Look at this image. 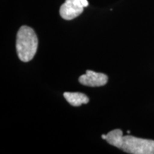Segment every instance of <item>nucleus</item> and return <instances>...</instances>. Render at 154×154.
Masks as SVG:
<instances>
[{"label":"nucleus","mask_w":154,"mask_h":154,"mask_svg":"<svg viewBox=\"0 0 154 154\" xmlns=\"http://www.w3.org/2000/svg\"><path fill=\"white\" fill-rule=\"evenodd\" d=\"M38 47L37 36L33 29L22 26L17 35L16 48L19 59L23 62L32 60Z\"/></svg>","instance_id":"f257e3e1"},{"label":"nucleus","mask_w":154,"mask_h":154,"mask_svg":"<svg viewBox=\"0 0 154 154\" xmlns=\"http://www.w3.org/2000/svg\"><path fill=\"white\" fill-rule=\"evenodd\" d=\"M130 133H131L130 131H127V134H130Z\"/></svg>","instance_id":"6e6552de"},{"label":"nucleus","mask_w":154,"mask_h":154,"mask_svg":"<svg viewBox=\"0 0 154 154\" xmlns=\"http://www.w3.org/2000/svg\"><path fill=\"white\" fill-rule=\"evenodd\" d=\"M63 96L67 101L73 106H80L89 102V99L86 95L79 92H65Z\"/></svg>","instance_id":"39448f33"},{"label":"nucleus","mask_w":154,"mask_h":154,"mask_svg":"<svg viewBox=\"0 0 154 154\" xmlns=\"http://www.w3.org/2000/svg\"><path fill=\"white\" fill-rule=\"evenodd\" d=\"M101 138H103V139L106 140V138H107L106 135H105V134H103V135H101Z\"/></svg>","instance_id":"0eeeda50"},{"label":"nucleus","mask_w":154,"mask_h":154,"mask_svg":"<svg viewBox=\"0 0 154 154\" xmlns=\"http://www.w3.org/2000/svg\"><path fill=\"white\" fill-rule=\"evenodd\" d=\"M123 134H123V131L121 129L113 130L106 134L107 138L106 140L109 144H111V146H113L115 147L121 149V144H122L123 136H124Z\"/></svg>","instance_id":"423d86ee"},{"label":"nucleus","mask_w":154,"mask_h":154,"mask_svg":"<svg viewBox=\"0 0 154 154\" xmlns=\"http://www.w3.org/2000/svg\"><path fill=\"white\" fill-rule=\"evenodd\" d=\"M79 82L82 85L90 87H99L104 86L108 82V76L103 73H97L91 70L86 71L79 78Z\"/></svg>","instance_id":"20e7f679"},{"label":"nucleus","mask_w":154,"mask_h":154,"mask_svg":"<svg viewBox=\"0 0 154 154\" xmlns=\"http://www.w3.org/2000/svg\"><path fill=\"white\" fill-rule=\"evenodd\" d=\"M121 149L131 154H154V140L127 135L123 136Z\"/></svg>","instance_id":"f03ea898"},{"label":"nucleus","mask_w":154,"mask_h":154,"mask_svg":"<svg viewBox=\"0 0 154 154\" xmlns=\"http://www.w3.org/2000/svg\"><path fill=\"white\" fill-rule=\"evenodd\" d=\"M88 6L87 0H66L59 9L61 17L66 20H72L84 11Z\"/></svg>","instance_id":"7ed1b4c3"}]
</instances>
